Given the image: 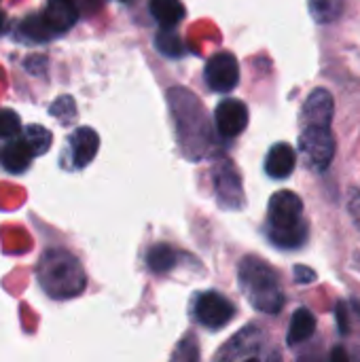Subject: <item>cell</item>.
<instances>
[{"label":"cell","instance_id":"ac0fdd59","mask_svg":"<svg viewBox=\"0 0 360 362\" xmlns=\"http://www.w3.org/2000/svg\"><path fill=\"white\" fill-rule=\"evenodd\" d=\"M344 4L346 0H308L310 15L318 23H331L339 19V15L344 13Z\"/></svg>","mask_w":360,"mask_h":362},{"label":"cell","instance_id":"d4e9b609","mask_svg":"<svg viewBox=\"0 0 360 362\" xmlns=\"http://www.w3.org/2000/svg\"><path fill=\"white\" fill-rule=\"evenodd\" d=\"M337 327H339V333L342 335H348L350 333V312H348V308H346V303H337Z\"/></svg>","mask_w":360,"mask_h":362},{"label":"cell","instance_id":"44dd1931","mask_svg":"<svg viewBox=\"0 0 360 362\" xmlns=\"http://www.w3.org/2000/svg\"><path fill=\"white\" fill-rule=\"evenodd\" d=\"M23 140L28 144V148L32 151V155H45L51 146V132L42 125H28Z\"/></svg>","mask_w":360,"mask_h":362},{"label":"cell","instance_id":"1f68e13d","mask_svg":"<svg viewBox=\"0 0 360 362\" xmlns=\"http://www.w3.org/2000/svg\"><path fill=\"white\" fill-rule=\"evenodd\" d=\"M244 362H259V361H257V358H246Z\"/></svg>","mask_w":360,"mask_h":362},{"label":"cell","instance_id":"484cf974","mask_svg":"<svg viewBox=\"0 0 360 362\" xmlns=\"http://www.w3.org/2000/svg\"><path fill=\"white\" fill-rule=\"evenodd\" d=\"M348 212H350L352 223L359 227L360 231V191H352V195L348 199Z\"/></svg>","mask_w":360,"mask_h":362},{"label":"cell","instance_id":"9c48e42d","mask_svg":"<svg viewBox=\"0 0 360 362\" xmlns=\"http://www.w3.org/2000/svg\"><path fill=\"white\" fill-rule=\"evenodd\" d=\"M214 121L223 138H236L248 125V108L240 100H223L214 110Z\"/></svg>","mask_w":360,"mask_h":362},{"label":"cell","instance_id":"2e32d148","mask_svg":"<svg viewBox=\"0 0 360 362\" xmlns=\"http://www.w3.org/2000/svg\"><path fill=\"white\" fill-rule=\"evenodd\" d=\"M216 182H219V191L223 193V204L225 206H240L242 204V185H240V178L238 174L233 172L231 165H227L225 174L216 176Z\"/></svg>","mask_w":360,"mask_h":362},{"label":"cell","instance_id":"e0dca14e","mask_svg":"<svg viewBox=\"0 0 360 362\" xmlns=\"http://www.w3.org/2000/svg\"><path fill=\"white\" fill-rule=\"evenodd\" d=\"M19 32L25 40H32V42H45V40H51L55 36L53 30L47 25L42 13L40 15H28L19 23Z\"/></svg>","mask_w":360,"mask_h":362},{"label":"cell","instance_id":"7c38bea8","mask_svg":"<svg viewBox=\"0 0 360 362\" xmlns=\"http://www.w3.org/2000/svg\"><path fill=\"white\" fill-rule=\"evenodd\" d=\"M297 165V153L291 144L286 142H278L269 148L267 153V159H265V172L267 176L276 178V180H282V178H289L293 174Z\"/></svg>","mask_w":360,"mask_h":362},{"label":"cell","instance_id":"52a82bcc","mask_svg":"<svg viewBox=\"0 0 360 362\" xmlns=\"http://www.w3.org/2000/svg\"><path fill=\"white\" fill-rule=\"evenodd\" d=\"M263 341V333L259 327L248 325L246 329H242L238 335H233L214 356V362H238L246 361L250 354H255L261 348Z\"/></svg>","mask_w":360,"mask_h":362},{"label":"cell","instance_id":"4dcf8cb0","mask_svg":"<svg viewBox=\"0 0 360 362\" xmlns=\"http://www.w3.org/2000/svg\"><path fill=\"white\" fill-rule=\"evenodd\" d=\"M299 362H320V361H318V358H301Z\"/></svg>","mask_w":360,"mask_h":362},{"label":"cell","instance_id":"8fae6325","mask_svg":"<svg viewBox=\"0 0 360 362\" xmlns=\"http://www.w3.org/2000/svg\"><path fill=\"white\" fill-rule=\"evenodd\" d=\"M42 17H45L47 25L53 30V34H62L76 23L79 6L74 0H49Z\"/></svg>","mask_w":360,"mask_h":362},{"label":"cell","instance_id":"cb8c5ba5","mask_svg":"<svg viewBox=\"0 0 360 362\" xmlns=\"http://www.w3.org/2000/svg\"><path fill=\"white\" fill-rule=\"evenodd\" d=\"M51 115H55L62 123H68L70 119H74V100L72 98H59L51 106Z\"/></svg>","mask_w":360,"mask_h":362},{"label":"cell","instance_id":"5b68a950","mask_svg":"<svg viewBox=\"0 0 360 362\" xmlns=\"http://www.w3.org/2000/svg\"><path fill=\"white\" fill-rule=\"evenodd\" d=\"M195 318L202 327L219 331L236 318V305L221 293H202L195 301Z\"/></svg>","mask_w":360,"mask_h":362},{"label":"cell","instance_id":"30bf717a","mask_svg":"<svg viewBox=\"0 0 360 362\" xmlns=\"http://www.w3.org/2000/svg\"><path fill=\"white\" fill-rule=\"evenodd\" d=\"M70 153H72V165L74 168H85L93 161L100 148V138L91 127H79L70 136Z\"/></svg>","mask_w":360,"mask_h":362},{"label":"cell","instance_id":"7402d4cb","mask_svg":"<svg viewBox=\"0 0 360 362\" xmlns=\"http://www.w3.org/2000/svg\"><path fill=\"white\" fill-rule=\"evenodd\" d=\"M170 362H199V344H197V337L195 335H185L176 344Z\"/></svg>","mask_w":360,"mask_h":362},{"label":"cell","instance_id":"ffe728a7","mask_svg":"<svg viewBox=\"0 0 360 362\" xmlns=\"http://www.w3.org/2000/svg\"><path fill=\"white\" fill-rule=\"evenodd\" d=\"M155 45L159 49V53H163L166 57H182L187 53V47L182 42V38L172 32V30H163L155 36Z\"/></svg>","mask_w":360,"mask_h":362},{"label":"cell","instance_id":"6da1fadb","mask_svg":"<svg viewBox=\"0 0 360 362\" xmlns=\"http://www.w3.org/2000/svg\"><path fill=\"white\" fill-rule=\"evenodd\" d=\"M308 233L301 197L293 191L274 193L267 210V238L272 244L284 250H295L308 242Z\"/></svg>","mask_w":360,"mask_h":362},{"label":"cell","instance_id":"d6a6232c","mask_svg":"<svg viewBox=\"0 0 360 362\" xmlns=\"http://www.w3.org/2000/svg\"><path fill=\"white\" fill-rule=\"evenodd\" d=\"M121 2H129V0H121Z\"/></svg>","mask_w":360,"mask_h":362},{"label":"cell","instance_id":"f1b7e54d","mask_svg":"<svg viewBox=\"0 0 360 362\" xmlns=\"http://www.w3.org/2000/svg\"><path fill=\"white\" fill-rule=\"evenodd\" d=\"M4 30H6V15L0 11V34H2Z\"/></svg>","mask_w":360,"mask_h":362},{"label":"cell","instance_id":"9a60e30c","mask_svg":"<svg viewBox=\"0 0 360 362\" xmlns=\"http://www.w3.org/2000/svg\"><path fill=\"white\" fill-rule=\"evenodd\" d=\"M314 333H316V318H314V314L308 308H299L293 314V318H291L286 344L289 346H299V344L308 341Z\"/></svg>","mask_w":360,"mask_h":362},{"label":"cell","instance_id":"4316f807","mask_svg":"<svg viewBox=\"0 0 360 362\" xmlns=\"http://www.w3.org/2000/svg\"><path fill=\"white\" fill-rule=\"evenodd\" d=\"M293 274H295V280L301 282V284H310V282H314V280L318 278L316 272L310 269V267H306V265H295Z\"/></svg>","mask_w":360,"mask_h":362},{"label":"cell","instance_id":"ba28073f","mask_svg":"<svg viewBox=\"0 0 360 362\" xmlns=\"http://www.w3.org/2000/svg\"><path fill=\"white\" fill-rule=\"evenodd\" d=\"M333 112H335L333 95L327 89L318 87L308 95V100L301 108V127H310V125L331 127Z\"/></svg>","mask_w":360,"mask_h":362},{"label":"cell","instance_id":"8992f818","mask_svg":"<svg viewBox=\"0 0 360 362\" xmlns=\"http://www.w3.org/2000/svg\"><path fill=\"white\" fill-rule=\"evenodd\" d=\"M206 81L212 91L227 93L240 83V66L233 53H214L206 64Z\"/></svg>","mask_w":360,"mask_h":362},{"label":"cell","instance_id":"5bb4252c","mask_svg":"<svg viewBox=\"0 0 360 362\" xmlns=\"http://www.w3.org/2000/svg\"><path fill=\"white\" fill-rule=\"evenodd\" d=\"M149 11L163 30H172L185 17V4L180 0H151Z\"/></svg>","mask_w":360,"mask_h":362},{"label":"cell","instance_id":"7a4b0ae2","mask_svg":"<svg viewBox=\"0 0 360 362\" xmlns=\"http://www.w3.org/2000/svg\"><path fill=\"white\" fill-rule=\"evenodd\" d=\"M36 278L40 288L53 299H72L87 286L85 272L76 257L59 248L47 250L40 257L36 265Z\"/></svg>","mask_w":360,"mask_h":362},{"label":"cell","instance_id":"3957f363","mask_svg":"<svg viewBox=\"0 0 360 362\" xmlns=\"http://www.w3.org/2000/svg\"><path fill=\"white\" fill-rule=\"evenodd\" d=\"M242 293L248 303L263 314H278L284 308V293L278 272L259 257H244L238 269Z\"/></svg>","mask_w":360,"mask_h":362},{"label":"cell","instance_id":"603a6c76","mask_svg":"<svg viewBox=\"0 0 360 362\" xmlns=\"http://www.w3.org/2000/svg\"><path fill=\"white\" fill-rule=\"evenodd\" d=\"M19 117L15 110L11 108H2L0 110V138H6V140H13L17 134H19Z\"/></svg>","mask_w":360,"mask_h":362},{"label":"cell","instance_id":"83f0119b","mask_svg":"<svg viewBox=\"0 0 360 362\" xmlns=\"http://www.w3.org/2000/svg\"><path fill=\"white\" fill-rule=\"evenodd\" d=\"M329 362H350V356L344 348H333L329 354Z\"/></svg>","mask_w":360,"mask_h":362},{"label":"cell","instance_id":"f546056e","mask_svg":"<svg viewBox=\"0 0 360 362\" xmlns=\"http://www.w3.org/2000/svg\"><path fill=\"white\" fill-rule=\"evenodd\" d=\"M267 362H282V361H280V354H278V352H274V354L269 356V361Z\"/></svg>","mask_w":360,"mask_h":362},{"label":"cell","instance_id":"277c9868","mask_svg":"<svg viewBox=\"0 0 360 362\" xmlns=\"http://www.w3.org/2000/svg\"><path fill=\"white\" fill-rule=\"evenodd\" d=\"M299 151L310 170L325 172L335 157V138L331 134V127H301Z\"/></svg>","mask_w":360,"mask_h":362},{"label":"cell","instance_id":"4fadbf2b","mask_svg":"<svg viewBox=\"0 0 360 362\" xmlns=\"http://www.w3.org/2000/svg\"><path fill=\"white\" fill-rule=\"evenodd\" d=\"M32 151L28 148L23 138H13L4 148H2V165L11 174H21L30 168L32 163Z\"/></svg>","mask_w":360,"mask_h":362},{"label":"cell","instance_id":"d6986e66","mask_svg":"<svg viewBox=\"0 0 360 362\" xmlns=\"http://www.w3.org/2000/svg\"><path fill=\"white\" fill-rule=\"evenodd\" d=\"M146 263H149V269L151 272L166 274V272H170L176 265V252L170 246H166V244H157V246H153L149 250Z\"/></svg>","mask_w":360,"mask_h":362}]
</instances>
